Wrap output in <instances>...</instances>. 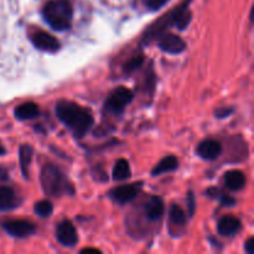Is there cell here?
Segmentation results:
<instances>
[{
	"label": "cell",
	"mask_w": 254,
	"mask_h": 254,
	"mask_svg": "<svg viewBox=\"0 0 254 254\" xmlns=\"http://www.w3.org/2000/svg\"><path fill=\"white\" fill-rule=\"evenodd\" d=\"M233 112L232 108H221L216 111V117L217 118H225V117H228Z\"/></svg>",
	"instance_id": "cell-25"
},
{
	"label": "cell",
	"mask_w": 254,
	"mask_h": 254,
	"mask_svg": "<svg viewBox=\"0 0 254 254\" xmlns=\"http://www.w3.org/2000/svg\"><path fill=\"white\" fill-rule=\"evenodd\" d=\"M2 228L9 233L10 236H14L17 238H25L31 236L35 232V226L29 221L24 220H10L2 223Z\"/></svg>",
	"instance_id": "cell-6"
},
{
	"label": "cell",
	"mask_w": 254,
	"mask_h": 254,
	"mask_svg": "<svg viewBox=\"0 0 254 254\" xmlns=\"http://www.w3.org/2000/svg\"><path fill=\"white\" fill-rule=\"evenodd\" d=\"M168 1L169 0H144L145 6L148 7L149 10H153V11L161 9Z\"/></svg>",
	"instance_id": "cell-22"
},
{
	"label": "cell",
	"mask_w": 254,
	"mask_h": 254,
	"mask_svg": "<svg viewBox=\"0 0 254 254\" xmlns=\"http://www.w3.org/2000/svg\"><path fill=\"white\" fill-rule=\"evenodd\" d=\"M21 200L14 190L9 186L0 188V211H11L19 207Z\"/></svg>",
	"instance_id": "cell-10"
},
{
	"label": "cell",
	"mask_w": 254,
	"mask_h": 254,
	"mask_svg": "<svg viewBox=\"0 0 254 254\" xmlns=\"http://www.w3.org/2000/svg\"><path fill=\"white\" fill-rule=\"evenodd\" d=\"M145 213L149 220H159L164 215V201L158 196L150 197L145 206Z\"/></svg>",
	"instance_id": "cell-16"
},
{
	"label": "cell",
	"mask_w": 254,
	"mask_h": 254,
	"mask_svg": "<svg viewBox=\"0 0 254 254\" xmlns=\"http://www.w3.org/2000/svg\"><path fill=\"white\" fill-rule=\"evenodd\" d=\"M56 236L59 242L66 247H73L78 242V235H77L76 228L69 221H62L60 223L56 231Z\"/></svg>",
	"instance_id": "cell-7"
},
{
	"label": "cell",
	"mask_w": 254,
	"mask_h": 254,
	"mask_svg": "<svg viewBox=\"0 0 254 254\" xmlns=\"http://www.w3.org/2000/svg\"><path fill=\"white\" fill-rule=\"evenodd\" d=\"M197 153L202 159L213 160V159L218 158L221 155V153H222V145H221L220 141L213 140V139H207V140H203L198 145Z\"/></svg>",
	"instance_id": "cell-12"
},
{
	"label": "cell",
	"mask_w": 254,
	"mask_h": 254,
	"mask_svg": "<svg viewBox=\"0 0 254 254\" xmlns=\"http://www.w3.org/2000/svg\"><path fill=\"white\" fill-rule=\"evenodd\" d=\"M143 62H144L143 55H136V56L131 57V59L129 60V61L127 62L126 64H124V71L128 72V73H130V72H134L135 69H138L139 67L143 64Z\"/></svg>",
	"instance_id": "cell-21"
},
{
	"label": "cell",
	"mask_w": 254,
	"mask_h": 254,
	"mask_svg": "<svg viewBox=\"0 0 254 254\" xmlns=\"http://www.w3.org/2000/svg\"><path fill=\"white\" fill-rule=\"evenodd\" d=\"M245 247H246V252L250 253V254L253 253L254 252V238H250V240L246 242Z\"/></svg>",
	"instance_id": "cell-26"
},
{
	"label": "cell",
	"mask_w": 254,
	"mask_h": 254,
	"mask_svg": "<svg viewBox=\"0 0 254 254\" xmlns=\"http://www.w3.org/2000/svg\"><path fill=\"white\" fill-rule=\"evenodd\" d=\"M226 188L232 191H240L246 185V176L240 170H231L225 174Z\"/></svg>",
	"instance_id": "cell-13"
},
{
	"label": "cell",
	"mask_w": 254,
	"mask_h": 254,
	"mask_svg": "<svg viewBox=\"0 0 254 254\" xmlns=\"http://www.w3.org/2000/svg\"><path fill=\"white\" fill-rule=\"evenodd\" d=\"M159 37V47L168 54H181L186 49L185 41L178 35L163 34Z\"/></svg>",
	"instance_id": "cell-8"
},
{
	"label": "cell",
	"mask_w": 254,
	"mask_h": 254,
	"mask_svg": "<svg viewBox=\"0 0 254 254\" xmlns=\"http://www.w3.org/2000/svg\"><path fill=\"white\" fill-rule=\"evenodd\" d=\"M15 118L19 121H29V119H34L40 116L39 106L32 102H27V103L20 104L16 109L14 111Z\"/></svg>",
	"instance_id": "cell-14"
},
{
	"label": "cell",
	"mask_w": 254,
	"mask_h": 254,
	"mask_svg": "<svg viewBox=\"0 0 254 254\" xmlns=\"http://www.w3.org/2000/svg\"><path fill=\"white\" fill-rule=\"evenodd\" d=\"M141 189V184H130V185L119 186L111 191V197L118 203L130 202L131 200L136 197L138 192Z\"/></svg>",
	"instance_id": "cell-9"
},
{
	"label": "cell",
	"mask_w": 254,
	"mask_h": 254,
	"mask_svg": "<svg viewBox=\"0 0 254 254\" xmlns=\"http://www.w3.org/2000/svg\"><path fill=\"white\" fill-rule=\"evenodd\" d=\"M81 253H94V254H99L101 253V251L96 250V248H83V250L81 251Z\"/></svg>",
	"instance_id": "cell-27"
},
{
	"label": "cell",
	"mask_w": 254,
	"mask_h": 254,
	"mask_svg": "<svg viewBox=\"0 0 254 254\" xmlns=\"http://www.w3.org/2000/svg\"><path fill=\"white\" fill-rule=\"evenodd\" d=\"M179 166V160L174 155H169L166 158H164L155 168L151 171V175L153 176H159L161 174L170 173V171L176 170Z\"/></svg>",
	"instance_id": "cell-17"
},
{
	"label": "cell",
	"mask_w": 254,
	"mask_h": 254,
	"mask_svg": "<svg viewBox=\"0 0 254 254\" xmlns=\"http://www.w3.org/2000/svg\"><path fill=\"white\" fill-rule=\"evenodd\" d=\"M218 197H220L221 205H222V206H235L236 205V200H235V198L230 197V196L223 195V193H220V195H218Z\"/></svg>",
	"instance_id": "cell-24"
},
{
	"label": "cell",
	"mask_w": 254,
	"mask_h": 254,
	"mask_svg": "<svg viewBox=\"0 0 254 254\" xmlns=\"http://www.w3.org/2000/svg\"><path fill=\"white\" fill-rule=\"evenodd\" d=\"M47 24L57 31L69 29L73 17V9L68 0H49L42 9Z\"/></svg>",
	"instance_id": "cell-3"
},
{
	"label": "cell",
	"mask_w": 254,
	"mask_h": 254,
	"mask_svg": "<svg viewBox=\"0 0 254 254\" xmlns=\"http://www.w3.org/2000/svg\"><path fill=\"white\" fill-rule=\"evenodd\" d=\"M5 153H6V150H5V148L2 146V144L0 143V155H4Z\"/></svg>",
	"instance_id": "cell-28"
},
{
	"label": "cell",
	"mask_w": 254,
	"mask_h": 254,
	"mask_svg": "<svg viewBox=\"0 0 254 254\" xmlns=\"http://www.w3.org/2000/svg\"><path fill=\"white\" fill-rule=\"evenodd\" d=\"M188 207H189V216L192 217L195 213V195L192 192H189L188 195Z\"/></svg>",
	"instance_id": "cell-23"
},
{
	"label": "cell",
	"mask_w": 254,
	"mask_h": 254,
	"mask_svg": "<svg viewBox=\"0 0 254 254\" xmlns=\"http://www.w3.org/2000/svg\"><path fill=\"white\" fill-rule=\"evenodd\" d=\"M42 190L50 197H60L62 195H72L73 186L67 180L66 175L52 164L45 165L41 171Z\"/></svg>",
	"instance_id": "cell-2"
},
{
	"label": "cell",
	"mask_w": 254,
	"mask_h": 254,
	"mask_svg": "<svg viewBox=\"0 0 254 254\" xmlns=\"http://www.w3.org/2000/svg\"><path fill=\"white\" fill-rule=\"evenodd\" d=\"M56 116L62 123L68 127L77 138L86 135L87 131L92 128L94 119L86 108L73 102H59L55 108Z\"/></svg>",
	"instance_id": "cell-1"
},
{
	"label": "cell",
	"mask_w": 254,
	"mask_h": 254,
	"mask_svg": "<svg viewBox=\"0 0 254 254\" xmlns=\"http://www.w3.org/2000/svg\"><path fill=\"white\" fill-rule=\"evenodd\" d=\"M242 228V223L235 216H225L218 221L217 230L221 236L225 237H231V236L237 235Z\"/></svg>",
	"instance_id": "cell-11"
},
{
	"label": "cell",
	"mask_w": 254,
	"mask_h": 254,
	"mask_svg": "<svg viewBox=\"0 0 254 254\" xmlns=\"http://www.w3.org/2000/svg\"><path fill=\"white\" fill-rule=\"evenodd\" d=\"M170 222H171V225L178 226V227H183V226H185V223H186L185 211H184L179 205L171 206Z\"/></svg>",
	"instance_id": "cell-19"
},
{
	"label": "cell",
	"mask_w": 254,
	"mask_h": 254,
	"mask_svg": "<svg viewBox=\"0 0 254 254\" xmlns=\"http://www.w3.org/2000/svg\"><path fill=\"white\" fill-rule=\"evenodd\" d=\"M130 166H129V163L126 160V159H119L116 164H114L113 168V179L116 181H124L128 180L130 178Z\"/></svg>",
	"instance_id": "cell-18"
},
{
	"label": "cell",
	"mask_w": 254,
	"mask_h": 254,
	"mask_svg": "<svg viewBox=\"0 0 254 254\" xmlns=\"http://www.w3.org/2000/svg\"><path fill=\"white\" fill-rule=\"evenodd\" d=\"M31 41L35 47L46 52H56L61 47V44L56 37L41 30H37L31 35Z\"/></svg>",
	"instance_id": "cell-5"
},
{
	"label": "cell",
	"mask_w": 254,
	"mask_h": 254,
	"mask_svg": "<svg viewBox=\"0 0 254 254\" xmlns=\"http://www.w3.org/2000/svg\"><path fill=\"white\" fill-rule=\"evenodd\" d=\"M34 155V149L29 144H22L19 149V160L21 173L25 179H29L30 165H31V159Z\"/></svg>",
	"instance_id": "cell-15"
},
{
	"label": "cell",
	"mask_w": 254,
	"mask_h": 254,
	"mask_svg": "<svg viewBox=\"0 0 254 254\" xmlns=\"http://www.w3.org/2000/svg\"><path fill=\"white\" fill-rule=\"evenodd\" d=\"M134 93L127 87H118L111 93L107 99L104 108L113 114H119L124 111L127 106L133 101Z\"/></svg>",
	"instance_id": "cell-4"
},
{
	"label": "cell",
	"mask_w": 254,
	"mask_h": 254,
	"mask_svg": "<svg viewBox=\"0 0 254 254\" xmlns=\"http://www.w3.org/2000/svg\"><path fill=\"white\" fill-rule=\"evenodd\" d=\"M34 210L40 217H49L52 213V211H54V206H52V203L50 202V201L42 200L39 201L37 203H35Z\"/></svg>",
	"instance_id": "cell-20"
}]
</instances>
